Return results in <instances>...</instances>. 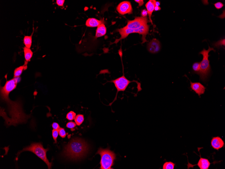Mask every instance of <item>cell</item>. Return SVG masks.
Returning a JSON list of instances; mask_svg holds the SVG:
<instances>
[{"label":"cell","instance_id":"6da1fadb","mask_svg":"<svg viewBox=\"0 0 225 169\" xmlns=\"http://www.w3.org/2000/svg\"><path fill=\"white\" fill-rule=\"evenodd\" d=\"M88 149L87 145L83 140L75 138L72 139L65 147L64 155L72 160H77L85 156Z\"/></svg>","mask_w":225,"mask_h":169},{"label":"cell","instance_id":"7a4b0ae2","mask_svg":"<svg viewBox=\"0 0 225 169\" xmlns=\"http://www.w3.org/2000/svg\"><path fill=\"white\" fill-rule=\"evenodd\" d=\"M211 51L215 52L213 47L211 48L209 46V49L208 50L204 49L203 50L199 53V54L203 55V58L202 61L200 62V71L198 75H200V80L204 82L207 81L210 72L211 67L209 57L210 56L209 53Z\"/></svg>","mask_w":225,"mask_h":169},{"label":"cell","instance_id":"3957f363","mask_svg":"<svg viewBox=\"0 0 225 169\" xmlns=\"http://www.w3.org/2000/svg\"><path fill=\"white\" fill-rule=\"evenodd\" d=\"M149 30V26L148 23L142 25L138 29H132L127 28L124 27L117 29V31L119 32L121 35V37L120 39L115 40L113 44H117L122 40L126 38L130 34L136 33H138L140 35L142 36V43H144L147 42V41L146 39V36L148 34Z\"/></svg>","mask_w":225,"mask_h":169},{"label":"cell","instance_id":"277c9868","mask_svg":"<svg viewBox=\"0 0 225 169\" xmlns=\"http://www.w3.org/2000/svg\"><path fill=\"white\" fill-rule=\"evenodd\" d=\"M96 154H99L101 156L100 169H113L111 167L114 165V161L116 159V155L114 152L107 148L103 149L100 148Z\"/></svg>","mask_w":225,"mask_h":169},{"label":"cell","instance_id":"5b68a950","mask_svg":"<svg viewBox=\"0 0 225 169\" xmlns=\"http://www.w3.org/2000/svg\"><path fill=\"white\" fill-rule=\"evenodd\" d=\"M123 73V75L122 76L109 81V82L114 83L115 88L117 89V92L114 100H113V101L111 103L109 104V106H111L115 101L117 100V95H118V93L120 92H124V91H125L130 83L136 82L137 83V89L138 92H140L142 90V89L141 88V83H140L135 80L130 81L129 80L127 79L124 75V69Z\"/></svg>","mask_w":225,"mask_h":169},{"label":"cell","instance_id":"8992f818","mask_svg":"<svg viewBox=\"0 0 225 169\" xmlns=\"http://www.w3.org/2000/svg\"><path fill=\"white\" fill-rule=\"evenodd\" d=\"M48 151V149H45L41 143H33L28 147L24 148L19 154L24 151L31 152L44 161L48 166V168L50 169L51 168L52 163L49 162L47 158L46 153Z\"/></svg>","mask_w":225,"mask_h":169},{"label":"cell","instance_id":"52a82bcc","mask_svg":"<svg viewBox=\"0 0 225 169\" xmlns=\"http://www.w3.org/2000/svg\"><path fill=\"white\" fill-rule=\"evenodd\" d=\"M19 79V77L14 78L7 81L5 86L1 88V96L2 99L5 100L9 98V93L16 88Z\"/></svg>","mask_w":225,"mask_h":169},{"label":"cell","instance_id":"ba28073f","mask_svg":"<svg viewBox=\"0 0 225 169\" xmlns=\"http://www.w3.org/2000/svg\"><path fill=\"white\" fill-rule=\"evenodd\" d=\"M148 22L147 17H137L133 20H128L127 24L124 27L129 29H138L143 25L148 23Z\"/></svg>","mask_w":225,"mask_h":169},{"label":"cell","instance_id":"9c48e42d","mask_svg":"<svg viewBox=\"0 0 225 169\" xmlns=\"http://www.w3.org/2000/svg\"><path fill=\"white\" fill-rule=\"evenodd\" d=\"M116 10L119 14L124 15L133 14V8L131 3L128 1L120 3L116 7Z\"/></svg>","mask_w":225,"mask_h":169},{"label":"cell","instance_id":"30bf717a","mask_svg":"<svg viewBox=\"0 0 225 169\" xmlns=\"http://www.w3.org/2000/svg\"><path fill=\"white\" fill-rule=\"evenodd\" d=\"M161 46L160 41L156 39H153L147 45L148 52L152 54H156L160 52Z\"/></svg>","mask_w":225,"mask_h":169},{"label":"cell","instance_id":"8fae6325","mask_svg":"<svg viewBox=\"0 0 225 169\" xmlns=\"http://www.w3.org/2000/svg\"><path fill=\"white\" fill-rule=\"evenodd\" d=\"M200 158L197 164L196 165H192L190 163H188L187 166H188V169L190 168H193L195 166H198L200 169H208L211 163L208 159L203 158L201 157V156L200 155Z\"/></svg>","mask_w":225,"mask_h":169},{"label":"cell","instance_id":"7c38bea8","mask_svg":"<svg viewBox=\"0 0 225 169\" xmlns=\"http://www.w3.org/2000/svg\"><path fill=\"white\" fill-rule=\"evenodd\" d=\"M190 81V88L196 94L200 96L205 92L206 88L201 83L198 82H192Z\"/></svg>","mask_w":225,"mask_h":169},{"label":"cell","instance_id":"4fadbf2b","mask_svg":"<svg viewBox=\"0 0 225 169\" xmlns=\"http://www.w3.org/2000/svg\"><path fill=\"white\" fill-rule=\"evenodd\" d=\"M212 147L215 150H218L224 147V142L220 137H213L211 141Z\"/></svg>","mask_w":225,"mask_h":169},{"label":"cell","instance_id":"5bb4252c","mask_svg":"<svg viewBox=\"0 0 225 169\" xmlns=\"http://www.w3.org/2000/svg\"><path fill=\"white\" fill-rule=\"evenodd\" d=\"M156 0H150L146 4V7L149 20L152 24L153 23L151 19V16L153 12L154 11L155 7L156 6Z\"/></svg>","mask_w":225,"mask_h":169},{"label":"cell","instance_id":"9a60e30c","mask_svg":"<svg viewBox=\"0 0 225 169\" xmlns=\"http://www.w3.org/2000/svg\"><path fill=\"white\" fill-rule=\"evenodd\" d=\"M104 23L103 20H99L95 18H89L86 22L85 25L87 27H98L100 25Z\"/></svg>","mask_w":225,"mask_h":169},{"label":"cell","instance_id":"2e32d148","mask_svg":"<svg viewBox=\"0 0 225 169\" xmlns=\"http://www.w3.org/2000/svg\"><path fill=\"white\" fill-rule=\"evenodd\" d=\"M107 29L104 23L100 25L96 30L95 37L98 38L103 36L107 33Z\"/></svg>","mask_w":225,"mask_h":169},{"label":"cell","instance_id":"e0dca14e","mask_svg":"<svg viewBox=\"0 0 225 169\" xmlns=\"http://www.w3.org/2000/svg\"><path fill=\"white\" fill-rule=\"evenodd\" d=\"M24 57L26 62H28L30 61L32 57H33V53L31 49L27 48L25 47L23 48Z\"/></svg>","mask_w":225,"mask_h":169},{"label":"cell","instance_id":"ac0fdd59","mask_svg":"<svg viewBox=\"0 0 225 169\" xmlns=\"http://www.w3.org/2000/svg\"><path fill=\"white\" fill-rule=\"evenodd\" d=\"M34 33V28L33 33L30 36H25L23 39V43L25 47L27 48H30L31 47L32 44V37Z\"/></svg>","mask_w":225,"mask_h":169},{"label":"cell","instance_id":"d6986e66","mask_svg":"<svg viewBox=\"0 0 225 169\" xmlns=\"http://www.w3.org/2000/svg\"><path fill=\"white\" fill-rule=\"evenodd\" d=\"M27 64H25L24 65L22 66H19V67L16 68L14 70V78L19 77L21 75L22 73L23 70L26 69V66H27Z\"/></svg>","mask_w":225,"mask_h":169},{"label":"cell","instance_id":"ffe728a7","mask_svg":"<svg viewBox=\"0 0 225 169\" xmlns=\"http://www.w3.org/2000/svg\"><path fill=\"white\" fill-rule=\"evenodd\" d=\"M84 120V115H78L76 116L75 119V121L77 126H80L82 124Z\"/></svg>","mask_w":225,"mask_h":169},{"label":"cell","instance_id":"44dd1931","mask_svg":"<svg viewBox=\"0 0 225 169\" xmlns=\"http://www.w3.org/2000/svg\"><path fill=\"white\" fill-rule=\"evenodd\" d=\"M175 164L172 162H166L163 165V169H174Z\"/></svg>","mask_w":225,"mask_h":169},{"label":"cell","instance_id":"7402d4cb","mask_svg":"<svg viewBox=\"0 0 225 169\" xmlns=\"http://www.w3.org/2000/svg\"><path fill=\"white\" fill-rule=\"evenodd\" d=\"M192 70L194 73L198 74L200 71V62H195L193 64Z\"/></svg>","mask_w":225,"mask_h":169},{"label":"cell","instance_id":"603a6c76","mask_svg":"<svg viewBox=\"0 0 225 169\" xmlns=\"http://www.w3.org/2000/svg\"><path fill=\"white\" fill-rule=\"evenodd\" d=\"M213 45L215 47V48H219L220 46H225V39L221 40H220L217 42L214 43Z\"/></svg>","mask_w":225,"mask_h":169},{"label":"cell","instance_id":"cb8c5ba5","mask_svg":"<svg viewBox=\"0 0 225 169\" xmlns=\"http://www.w3.org/2000/svg\"><path fill=\"white\" fill-rule=\"evenodd\" d=\"M76 117V113L74 112L71 111L68 113L67 115V118L69 121H73Z\"/></svg>","mask_w":225,"mask_h":169},{"label":"cell","instance_id":"d4e9b609","mask_svg":"<svg viewBox=\"0 0 225 169\" xmlns=\"http://www.w3.org/2000/svg\"><path fill=\"white\" fill-rule=\"evenodd\" d=\"M59 134L61 137L62 138H65L67 136V134L65 129L63 128H60L58 130Z\"/></svg>","mask_w":225,"mask_h":169},{"label":"cell","instance_id":"484cf974","mask_svg":"<svg viewBox=\"0 0 225 169\" xmlns=\"http://www.w3.org/2000/svg\"><path fill=\"white\" fill-rule=\"evenodd\" d=\"M58 134L59 133L58 130L53 129L52 133V136L56 143L57 142V139Z\"/></svg>","mask_w":225,"mask_h":169},{"label":"cell","instance_id":"4316f807","mask_svg":"<svg viewBox=\"0 0 225 169\" xmlns=\"http://www.w3.org/2000/svg\"><path fill=\"white\" fill-rule=\"evenodd\" d=\"M76 123L73 122V121H70L68 122L67 124V128L70 129H73L76 126Z\"/></svg>","mask_w":225,"mask_h":169},{"label":"cell","instance_id":"83f0119b","mask_svg":"<svg viewBox=\"0 0 225 169\" xmlns=\"http://www.w3.org/2000/svg\"><path fill=\"white\" fill-rule=\"evenodd\" d=\"M214 5L216 8L218 9L222 8L224 6V5L220 2L214 4Z\"/></svg>","mask_w":225,"mask_h":169},{"label":"cell","instance_id":"f1b7e54d","mask_svg":"<svg viewBox=\"0 0 225 169\" xmlns=\"http://www.w3.org/2000/svg\"><path fill=\"white\" fill-rule=\"evenodd\" d=\"M65 2V0H57L56 1L57 5L59 7H63Z\"/></svg>","mask_w":225,"mask_h":169},{"label":"cell","instance_id":"f546056e","mask_svg":"<svg viewBox=\"0 0 225 169\" xmlns=\"http://www.w3.org/2000/svg\"><path fill=\"white\" fill-rule=\"evenodd\" d=\"M52 127L53 129L54 130H58L60 128L59 125L57 123L54 122L53 123Z\"/></svg>","mask_w":225,"mask_h":169},{"label":"cell","instance_id":"4dcf8cb0","mask_svg":"<svg viewBox=\"0 0 225 169\" xmlns=\"http://www.w3.org/2000/svg\"><path fill=\"white\" fill-rule=\"evenodd\" d=\"M135 1L139 3V6L140 7L142 6L144 4L143 0H135Z\"/></svg>","mask_w":225,"mask_h":169},{"label":"cell","instance_id":"1f68e13d","mask_svg":"<svg viewBox=\"0 0 225 169\" xmlns=\"http://www.w3.org/2000/svg\"><path fill=\"white\" fill-rule=\"evenodd\" d=\"M141 15L143 17H147V15H148V13H147L146 9H144L142 11Z\"/></svg>","mask_w":225,"mask_h":169},{"label":"cell","instance_id":"d6a6232c","mask_svg":"<svg viewBox=\"0 0 225 169\" xmlns=\"http://www.w3.org/2000/svg\"><path fill=\"white\" fill-rule=\"evenodd\" d=\"M161 9V7H160L156 6L155 7L154 11H160Z\"/></svg>","mask_w":225,"mask_h":169},{"label":"cell","instance_id":"836d02e7","mask_svg":"<svg viewBox=\"0 0 225 169\" xmlns=\"http://www.w3.org/2000/svg\"><path fill=\"white\" fill-rule=\"evenodd\" d=\"M160 4V3L159 1H156V6L157 7H159Z\"/></svg>","mask_w":225,"mask_h":169}]
</instances>
